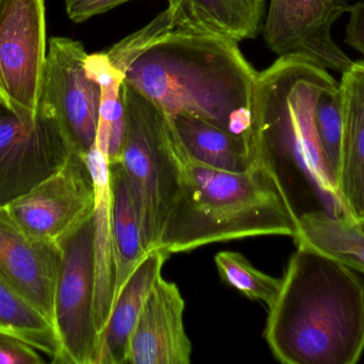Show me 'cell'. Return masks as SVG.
Returning <instances> with one entry per match:
<instances>
[{
  "label": "cell",
  "mask_w": 364,
  "mask_h": 364,
  "mask_svg": "<svg viewBox=\"0 0 364 364\" xmlns=\"http://www.w3.org/2000/svg\"><path fill=\"white\" fill-rule=\"evenodd\" d=\"M360 224H363V228H364V222H361Z\"/></svg>",
  "instance_id": "28"
},
{
  "label": "cell",
  "mask_w": 364,
  "mask_h": 364,
  "mask_svg": "<svg viewBox=\"0 0 364 364\" xmlns=\"http://www.w3.org/2000/svg\"><path fill=\"white\" fill-rule=\"evenodd\" d=\"M314 125L321 150L337 182L341 165L343 132L339 87L327 90L318 98L314 109Z\"/></svg>",
  "instance_id": "23"
},
{
  "label": "cell",
  "mask_w": 364,
  "mask_h": 364,
  "mask_svg": "<svg viewBox=\"0 0 364 364\" xmlns=\"http://www.w3.org/2000/svg\"><path fill=\"white\" fill-rule=\"evenodd\" d=\"M0 331L27 342L51 357L53 363H61V344L53 323L1 277Z\"/></svg>",
  "instance_id": "21"
},
{
  "label": "cell",
  "mask_w": 364,
  "mask_h": 364,
  "mask_svg": "<svg viewBox=\"0 0 364 364\" xmlns=\"http://www.w3.org/2000/svg\"><path fill=\"white\" fill-rule=\"evenodd\" d=\"M173 134L176 188L158 247L173 254L248 237H294L296 222L260 164L243 172L211 168L192 160Z\"/></svg>",
  "instance_id": "4"
},
{
  "label": "cell",
  "mask_w": 364,
  "mask_h": 364,
  "mask_svg": "<svg viewBox=\"0 0 364 364\" xmlns=\"http://www.w3.org/2000/svg\"><path fill=\"white\" fill-rule=\"evenodd\" d=\"M337 87L328 70L303 56H282L257 76L248 140L295 222L316 211L350 216L314 125L318 98Z\"/></svg>",
  "instance_id": "1"
},
{
  "label": "cell",
  "mask_w": 364,
  "mask_h": 364,
  "mask_svg": "<svg viewBox=\"0 0 364 364\" xmlns=\"http://www.w3.org/2000/svg\"><path fill=\"white\" fill-rule=\"evenodd\" d=\"M178 286L161 277L145 301L128 346V364H188L192 344Z\"/></svg>",
  "instance_id": "13"
},
{
  "label": "cell",
  "mask_w": 364,
  "mask_h": 364,
  "mask_svg": "<svg viewBox=\"0 0 364 364\" xmlns=\"http://www.w3.org/2000/svg\"><path fill=\"white\" fill-rule=\"evenodd\" d=\"M170 256L161 247L149 250L128 277L100 333L95 364L126 363L130 338L143 306Z\"/></svg>",
  "instance_id": "15"
},
{
  "label": "cell",
  "mask_w": 364,
  "mask_h": 364,
  "mask_svg": "<svg viewBox=\"0 0 364 364\" xmlns=\"http://www.w3.org/2000/svg\"><path fill=\"white\" fill-rule=\"evenodd\" d=\"M214 261L223 281L248 299L262 301L269 307L277 298L282 279L259 271L242 254L220 251L216 254Z\"/></svg>",
  "instance_id": "22"
},
{
  "label": "cell",
  "mask_w": 364,
  "mask_h": 364,
  "mask_svg": "<svg viewBox=\"0 0 364 364\" xmlns=\"http://www.w3.org/2000/svg\"><path fill=\"white\" fill-rule=\"evenodd\" d=\"M350 8L348 0H269L263 38L279 57L303 56L342 74L354 61L333 41L331 29Z\"/></svg>",
  "instance_id": "10"
},
{
  "label": "cell",
  "mask_w": 364,
  "mask_h": 364,
  "mask_svg": "<svg viewBox=\"0 0 364 364\" xmlns=\"http://www.w3.org/2000/svg\"><path fill=\"white\" fill-rule=\"evenodd\" d=\"M85 158L95 185L94 323L100 337L114 303L115 262L111 227L110 170L108 158L95 145Z\"/></svg>",
  "instance_id": "16"
},
{
  "label": "cell",
  "mask_w": 364,
  "mask_h": 364,
  "mask_svg": "<svg viewBox=\"0 0 364 364\" xmlns=\"http://www.w3.org/2000/svg\"><path fill=\"white\" fill-rule=\"evenodd\" d=\"M168 9L176 28L240 43L262 32L267 0H168Z\"/></svg>",
  "instance_id": "17"
},
{
  "label": "cell",
  "mask_w": 364,
  "mask_h": 364,
  "mask_svg": "<svg viewBox=\"0 0 364 364\" xmlns=\"http://www.w3.org/2000/svg\"><path fill=\"white\" fill-rule=\"evenodd\" d=\"M293 239L364 275V228L354 218L323 211L304 214Z\"/></svg>",
  "instance_id": "20"
},
{
  "label": "cell",
  "mask_w": 364,
  "mask_h": 364,
  "mask_svg": "<svg viewBox=\"0 0 364 364\" xmlns=\"http://www.w3.org/2000/svg\"><path fill=\"white\" fill-rule=\"evenodd\" d=\"M58 122L38 110L23 119L0 98V207L59 170L73 153Z\"/></svg>",
  "instance_id": "9"
},
{
  "label": "cell",
  "mask_w": 364,
  "mask_h": 364,
  "mask_svg": "<svg viewBox=\"0 0 364 364\" xmlns=\"http://www.w3.org/2000/svg\"><path fill=\"white\" fill-rule=\"evenodd\" d=\"M342 153L338 192L350 217L364 222V59L342 73Z\"/></svg>",
  "instance_id": "14"
},
{
  "label": "cell",
  "mask_w": 364,
  "mask_h": 364,
  "mask_svg": "<svg viewBox=\"0 0 364 364\" xmlns=\"http://www.w3.org/2000/svg\"><path fill=\"white\" fill-rule=\"evenodd\" d=\"M61 264L57 241L30 234L11 217L6 207H0V277L53 324Z\"/></svg>",
  "instance_id": "12"
},
{
  "label": "cell",
  "mask_w": 364,
  "mask_h": 364,
  "mask_svg": "<svg viewBox=\"0 0 364 364\" xmlns=\"http://www.w3.org/2000/svg\"><path fill=\"white\" fill-rule=\"evenodd\" d=\"M132 0H64L70 19L80 24Z\"/></svg>",
  "instance_id": "26"
},
{
  "label": "cell",
  "mask_w": 364,
  "mask_h": 364,
  "mask_svg": "<svg viewBox=\"0 0 364 364\" xmlns=\"http://www.w3.org/2000/svg\"><path fill=\"white\" fill-rule=\"evenodd\" d=\"M82 43L64 36L49 42L38 110L53 117L73 151L85 157L95 145L102 90L85 72Z\"/></svg>",
  "instance_id": "7"
},
{
  "label": "cell",
  "mask_w": 364,
  "mask_h": 364,
  "mask_svg": "<svg viewBox=\"0 0 364 364\" xmlns=\"http://www.w3.org/2000/svg\"><path fill=\"white\" fill-rule=\"evenodd\" d=\"M350 19L346 26V42L358 51L364 59V2L350 6Z\"/></svg>",
  "instance_id": "27"
},
{
  "label": "cell",
  "mask_w": 364,
  "mask_h": 364,
  "mask_svg": "<svg viewBox=\"0 0 364 364\" xmlns=\"http://www.w3.org/2000/svg\"><path fill=\"white\" fill-rule=\"evenodd\" d=\"M176 29L172 13L168 9L160 13L149 25L123 38L121 42L113 45L107 56L111 63L121 73H125L128 66L138 58L145 49L149 48L158 38L168 32Z\"/></svg>",
  "instance_id": "24"
},
{
  "label": "cell",
  "mask_w": 364,
  "mask_h": 364,
  "mask_svg": "<svg viewBox=\"0 0 364 364\" xmlns=\"http://www.w3.org/2000/svg\"><path fill=\"white\" fill-rule=\"evenodd\" d=\"M291 256L264 339L284 364H356L364 353V281L305 245Z\"/></svg>",
  "instance_id": "3"
},
{
  "label": "cell",
  "mask_w": 364,
  "mask_h": 364,
  "mask_svg": "<svg viewBox=\"0 0 364 364\" xmlns=\"http://www.w3.org/2000/svg\"><path fill=\"white\" fill-rule=\"evenodd\" d=\"M57 243L62 264L55 286L53 325L61 344V363L95 364L100 337L94 323L93 214Z\"/></svg>",
  "instance_id": "6"
},
{
  "label": "cell",
  "mask_w": 364,
  "mask_h": 364,
  "mask_svg": "<svg viewBox=\"0 0 364 364\" xmlns=\"http://www.w3.org/2000/svg\"><path fill=\"white\" fill-rule=\"evenodd\" d=\"M126 134L121 162L132 184L142 218L147 251L160 235L177 181L174 134L170 118L124 83Z\"/></svg>",
  "instance_id": "5"
},
{
  "label": "cell",
  "mask_w": 364,
  "mask_h": 364,
  "mask_svg": "<svg viewBox=\"0 0 364 364\" xmlns=\"http://www.w3.org/2000/svg\"><path fill=\"white\" fill-rule=\"evenodd\" d=\"M168 118L184 152L195 162L231 172H243L256 164L247 136L232 134L199 118Z\"/></svg>",
  "instance_id": "18"
},
{
  "label": "cell",
  "mask_w": 364,
  "mask_h": 364,
  "mask_svg": "<svg viewBox=\"0 0 364 364\" xmlns=\"http://www.w3.org/2000/svg\"><path fill=\"white\" fill-rule=\"evenodd\" d=\"M46 44L45 0H0V98L23 119L38 115Z\"/></svg>",
  "instance_id": "8"
},
{
  "label": "cell",
  "mask_w": 364,
  "mask_h": 364,
  "mask_svg": "<svg viewBox=\"0 0 364 364\" xmlns=\"http://www.w3.org/2000/svg\"><path fill=\"white\" fill-rule=\"evenodd\" d=\"M95 185L85 158L73 152L65 164L27 194L6 205L30 234L57 241L92 215Z\"/></svg>",
  "instance_id": "11"
},
{
  "label": "cell",
  "mask_w": 364,
  "mask_h": 364,
  "mask_svg": "<svg viewBox=\"0 0 364 364\" xmlns=\"http://www.w3.org/2000/svg\"><path fill=\"white\" fill-rule=\"evenodd\" d=\"M258 73L239 43L176 28L134 59L124 83L168 117L199 118L247 136Z\"/></svg>",
  "instance_id": "2"
},
{
  "label": "cell",
  "mask_w": 364,
  "mask_h": 364,
  "mask_svg": "<svg viewBox=\"0 0 364 364\" xmlns=\"http://www.w3.org/2000/svg\"><path fill=\"white\" fill-rule=\"evenodd\" d=\"M109 170L115 262V301L128 277L149 251L145 247L140 209L125 170L121 162L109 164Z\"/></svg>",
  "instance_id": "19"
},
{
  "label": "cell",
  "mask_w": 364,
  "mask_h": 364,
  "mask_svg": "<svg viewBox=\"0 0 364 364\" xmlns=\"http://www.w3.org/2000/svg\"><path fill=\"white\" fill-rule=\"evenodd\" d=\"M44 359L33 346L10 333L0 331V364H41Z\"/></svg>",
  "instance_id": "25"
}]
</instances>
